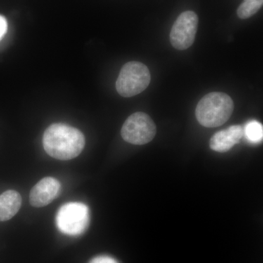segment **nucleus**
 <instances>
[{
	"label": "nucleus",
	"instance_id": "nucleus-4",
	"mask_svg": "<svg viewBox=\"0 0 263 263\" xmlns=\"http://www.w3.org/2000/svg\"><path fill=\"white\" fill-rule=\"evenodd\" d=\"M150 81L151 74L146 65L139 62H129L123 66L116 87L121 96L131 98L144 91Z\"/></svg>",
	"mask_w": 263,
	"mask_h": 263
},
{
	"label": "nucleus",
	"instance_id": "nucleus-8",
	"mask_svg": "<svg viewBox=\"0 0 263 263\" xmlns=\"http://www.w3.org/2000/svg\"><path fill=\"white\" fill-rule=\"evenodd\" d=\"M243 136V128L233 125L216 133L210 140V148L217 152H227L239 143Z\"/></svg>",
	"mask_w": 263,
	"mask_h": 263
},
{
	"label": "nucleus",
	"instance_id": "nucleus-3",
	"mask_svg": "<svg viewBox=\"0 0 263 263\" xmlns=\"http://www.w3.org/2000/svg\"><path fill=\"white\" fill-rule=\"evenodd\" d=\"M57 228L63 234L70 236L82 235L89 228V207L82 202H71L62 205L56 216Z\"/></svg>",
	"mask_w": 263,
	"mask_h": 263
},
{
	"label": "nucleus",
	"instance_id": "nucleus-12",
	"mask_svg": "<svg viewBox=\"0 0 263 263\" xmlns=\"http://www.w3.org/2000/svg\"><path fill=\"white\" fill-rule=\"evenodd\" d=\"M89 263H119L117 259L110 256L101 255L95 257L90 261Z\"/></svg>",
	"mask_w": 263,
	"mask_h": 263
},
{
	"label": "nucleus",
	"instance_id": "nucleus-13",
	"mask_svg": "<svg viewBox=\"0 0 263 263\" xmlns=\"http://www.w3.org/2000/svg\"><path fill=\"white\" fill-rule=\"evenodd\" d=\"M8 30V22L6 18L0 15V40L2 39Z\"/></svg>",
	"mask_w": 263,
	"mask_h": 263
},
{
	"label": "nucleus",
	"instance_id": "nucleus-2",
	"mask_svg": "<svg viewBox=\"0 0 263 263\" xmlns=\"http://www.w3.org/2000/svg\"><path fill=\"white\" fill-rule=\"evenodd\" d=\"M234 110V103L229 95L211 92L199 101L195 110L197 120L203 127H219L229 120Z\"/></svg>",
	"mask_w": 263,
	"mask_h": 263
},
{
	"label": "nucleus",
	"instance_id": "nucleus-1",
	"mask_svg": "<svg viewBox=\"0 0 263 263\" xmlns=\"http://www.w3.org/2000/svg\"><path fill=\"white\" fill-rule=\"evenodd\" d=\"M44 149L59 160H70L81 155L85 146V137L79 129L67 124H51L43 138Z\"/></svg>",
	"mask_w": 263,
	"mask_h": 263
},
{
	"label": "nucleus",
	"instance_id": "nucleus-6",
	"mask_svg": "<svg viewBox=\"0 0 263 263\" xmlns=\"http://www.w3.org/2000/svg\"><path fill=\"white\" fill-rule=\"evenodd\" d=\"M198 24V17L193 11L183 12L176 19L171 29L170 40L176 49H187L195 41Z\"/></svg>",
	"mask_w": 263,
	"mask_h": 263
},
{
	"label": "nucleus",
	"instance_id": "nucleus-7",
	"mask_svg": "<svg viewBox=\"0 0 263 263\" xmlns=\"http://www.w3.org/2000/svg\"><path fill=\"white\" fill-rule=\"evenodd\" d=\"M61 183L53 177H46L34 185L29 195L33 207L42 208L51 203L60 195Z\"/></svg>",
	"mask_w": 263,
	"mask_h": 263
},
{
	"label": "nucleus",
	"instance_id": "nucleus-11",
	"mask_svg": "<svg viewBox=\"0 0 263 263\" xmlns=\"http://www.w3.org/2000/svg\"><path fill=\"white\" fill-rule=\"evenodd\" d=\"M243 135L251 143H259L262 141L263 137L262 124L257 121H251L247 123L243 129Z\"/></svg>",
	"mask_w": 263,
	"mask_h": 263
},
{
	"label": "nucleus",
	"instance_id": "nucleus-10",
	"mask_svg": "<svg viewBox=\"0 0 263 263\" xmlns=\"http://www.w3.org/2000/svg\"><path fill=\"white\" fill-rule=\"evenodd\" d=\"M263 0H243L237 10L238 17L241 19L250 18L262 8Z\"/></svg>",
	"mask_w": 263,
	"mask_h": 263
},
{
	"label": "nucleus",
	"instance_id": "nucleus-9",
	"mask_svg": "<svg viewBox=\"0 0 263 263\" xmlns=\"http://www.w3.org/2000/svg\"><path fill=\"white\" fill-rule=\"evenodd\" d=\"M22 199L14 190H8L0 195V221L10 220L20 210Z\"/></svg>",
	"mask_w": 263,
	"mask_h": 263
},
{
	"label": "nucleus",
	"instance_id": "nucleus-5",
	"mask_svg": "<svg viewBox=\"0 0 263 263\" xmlns=\"http://www.w3.org/2000/svg\"><path fill=\"white\" fill-rule=\"evenodd\" d=\"M157 128L148 114L136 112L127 118L123 124L121 135L127 143L134 145H144L154 139Z\"/></svg>",
	"mask_w": 263,
	"mask_h": 263
}]
</instances>
